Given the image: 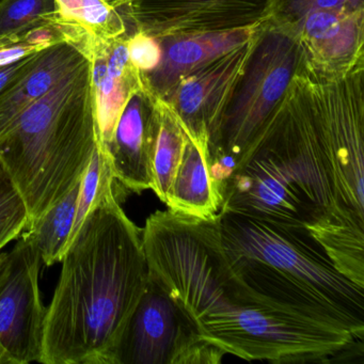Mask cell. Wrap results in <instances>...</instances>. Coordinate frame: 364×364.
I'll return each mask as SVG.
<instances>
[{
  "mask_svg": "<svg viewBox=\"0 0 364 364\" xmlns=\"http://www.w3.org/2000/svg\"><path fill=\"white\" fill-rule=\"evenodd\" d=\"M117 185L102 196L63 255L44 321L40 363L114 364L149 282L142 229Z\"/></svg>",
  "mask_w": 364,
  "mask_h": 364,
  "instance_id": "cell-1",
  "label": "cell"
},
{
  "mask_svg": "<svg viewBox=\"0 0 364 364\" xmlns=\"http://www.w3.org/2000/svg\"><path fill=\"white\" fill-rule=\"evenodd\" d=\"M220 212L309 231L364 228L338 210L315 116V77L300 65L221 188Z\"/></svg>",
  "mask_w": 364,
  "mask_h": 364,
  "instance_id": "cell-2",
  "label": "cell"
},
{
  "mask_svg": "<svg viewBox=\"0 0 364 364\" xmlns=\"http://www.w3.org/2000/svg\"><path fill=\"white\" fill-rule=\"evenodd\" d=\"M99 142L86 59L29 106L0 141V163L26 206L27 229L80 184Z\"/></svg>",
  "mask_w": 364,
  "mask_h": 364,
  "instance_id": "cell-3",
  "label": "cell"
},
{
  "mask_svg": "<svg viewBox=\"0 0 364 364\" xmlns=\"http://www.w3.org/2000/svg\"><path fill=\"white\" fill-rule=\"evenodd\" d=\"M237 284L198 325L202 338L242 359L272 363L331 362L363 341L333 323L293 310Z\"/></svg>",
  "mask_w": 364,
  "mask_h": 364,
  "instance_id": "cell-4",
  "label": "cell"
},
{
  "mask_svg": "<svg viewBox=\"0 0 364 364\" xmlns=\"http://www.w3.org/2000/svg\"><path fill=\"white\" fill-rule=\"evenodd\" d=\"M301 63L295 38L270 23H262L252 54L208 154L210 178L220 196L223 185L287 92Z\"/></svg>",
  "mask_w": 364,
  "mask_h": 364,
  "instance_id": "cell-5",
  "label": "cell"
},
{
  "mask_svg": "<svg viewBox=\"0 0 364 364\" xmlns=\"http://www.w3.org/2000/svg\"><path fill=\"white\" fill-rule=\"evenodd\" d=\"M225 252L263 262L318 291L338 308L364 323V287L341 274L309 231L218 213Z\"/></svg>",
  "mask_w": 364,
  "mask_h": 364,
  "instance_id": "cell-6",
  "label": "cell"
},
{
  "mask_svg": "<svg viewBox=\"0 0 364 364\" xmlns=\"http://www.w3.org/2000/svg\"><path fill=\"white\" fill-rule=\"evenodd\" d=\"M315 76V116L338 210L364 225V63Z\"/></svg>",
  "mask_w": 364,
  "mask_h": 364,
  "instance_id": "cell-7",
  "label": "cell"
},
{
  "mask_svg": "<svg viewBox=\"0 0 364 364\" xmlns=\"http://www.w3.org/2000/svg\"><path fill=\"white\" fill-rule=\"evenodd\" d=\"M225 355L200 336L186 313L149 278L114 364H217Z\"/></svg>",
  "mask_w": 364,
  "mask_h": 364,
  "instance_id": "cell-8",
  "label": "cell"
},
{
  "mask_svg": "<svg viewBox=\"0 0 364 364\" xmlns=\"http://www.w3.org/2000/svg\"><path fill=\"white\" fill-rule=\"evenodd\" d=\"M257 33L246 43L183 77L163 99L208 159L221 121L252 54Z\"/></svg>",
  "mask_w": 364,
  "mask_h": 364,
  "instance_id": "cell-9",
  "label": "cell"
},
{
  "mask_svg": "<svg viewBox=\"0 0 364 364\" xmlns=\"http://www.w3.org/2000/svg\"><path fill=\"white\" fill-rule=\"evenodd\" d=\"M41 257L21 234L0 282V344L14 364L41 360L46 308L40 294Z\"/></svg>",
  "mask_w": 364,
  "mask_h": 364,
  "instance_id": "cell-10",
  "label": "cell"
},
{
  "mask_svg": "<svg viewBox=\"0 0 364 364\" xmlns=\"http://www.w3.org/2000/svg\"><path fill=\"white\" fill-rule=\"evenodd\" d=\"M269 0H129L120 10L131 33L155 39L231 31L265 21Z\"/></svg>",
  "mask_w": 364,
  "mask_h": 364,
  "instance_id": "cell-11",
  "label": "cell"
},
{
  "mask_svg": "<svg viewBox=\"0 0 364 364\" xmlns=\"http://www.w3.org/2000/svg\"><path fill=\"white\" fill-rule=\"evenodd\" d=\"M282 31L295 38L309 71L331 77L364 63V12H314Z\"/></svg>",
  "mask_w": 364,
  "mask_h": 364,
  "instance_id": "cell-12",
  "label": "cell"
},
{
  "mask_svg": "<svg viewBox=\"0 0 364 364\" xmlns=\"http://www.w3.org/2000/svg\"><path fill=\"white\" fill-rule=\"evenodd\" d=\"M156 95L148 88L127 102L112 142L103 148L114 180L127 191L152 189L157 135Z\"/></svg>",
  "mask_w": 364,
  "mask_h": 364,
  "instance_id": "cell-13",
  "label": "cell"
},
{
  "mask_svg": "<svg viewBox=\"0 0 364 364\" xmlns=\"http://www.w3.org/2000/svg\"><path fill=\"white\" fill-rule=\"evenodd\" d=\"M127 37L97 46L86 58L92 71L97 129L103 148L112 142L127 102L146 88L141 72L129 60Z\"/></svg>",
  "mask_w": 364,
  "mask_h": 364,
  "instance_id": "cell-14",
  "label": "cell"
},
{
  "mask_svg": "<svg viewBox=\"0 0 364 364\" xmlns=\"http://www.w3.org/2000/svg\"><path fill=\"white\" fill-rule=\"evenodd\" d=\"M261 24L159 40L163 58L156 69L142 73L146 88L164 99L183 77L252 39Z\"/></svg>",
  "mask_w": 364,
  "mask_h": 364,
  "instance_id": "cell-15",
  "label": "cell"
},
{
  "mask_svg": "<svg viewBox=\"0 0 364 364\" xmlns=\"http://www.w3.org/2000/svg\"><path fill=\"white\" fill-rule=\"evenodd\" d=\"M85 60L86 58L68 43L44 50L31 72L0 92V141L29 106Z\"/></svg>",
  "mask_w": 364,
  "mask_h": 364,
  "instance_id": "cell-16",
  "label": "cell"
},
{
  "mask_svg": "<svg viewBox=\"0 0 364 364\" xmlns=\"http://www.w3.org/2000/svg\"><path fill=\"white\" fill-rule=\"evenodd\" d=\"M221 204L223 198L210 178L208 156L188 136L166 205L178 214L214 219Z\"/></svg>",
  "mask_w": 364,
  "mask_h": 364,
  "instance_id": "cell-17",
  "label": "cell"
},
{
  "mask_svg": "<svg viewBox=\"0 0 364 364\" xmlns=\"http://www.w3.org/2000/svg\"><path fill=\"white\" fill-rule=\"evenodd\" d=\"M52 21L70 31H82L102 41L112 42L129 35L120 10L105 0H54Z\"/></svg>",
  "mask_w": 364,
  "mask_h": 364,
  "instance_id": "cell-18",
  "label": "cell"
},
{
  "mask_svg": "<svg viewBox=\"0 0 364 364\" xmlns=\"http://www.w3.org/2000/svg\"><path fill=\"white\" fill-rule=\"evenodd\" d=\"M157 135L153 156L152 191L166 204L172 182L182 161L187 136L176 112L156 97Z\"/></svg>",
  "mask_w": 364,
  "mask_h": 364,
  "instance_id": "cell-19",
  "label": "cell"
},
{
  "mask_svg": "<svg viewBox=\"0 0 364 364\" xmlns=\"http://www.w3.org/2000/svg\"><path fill=\"white\" fill-rule=\"evenodd\" d=\"M80 184L22 233L37 248L46 266L61 263L65 255L75 219Z\"/></svg>",
  "mask_w": 364,
  "mask_h": 364,
  "instance_id": "cell-20",
  "label": "cell"
},
{
  "mask_svg": "<svg viewBox=\"0 0 364 364\" xmlns=\"http://www.w3.org/2000/svg\"><path fill=\"white\" fill-rule=\"evenodd\" d=\"M54 0H0V48L21 43L29 31L48 24Z\"/></svg>",
  "mask_w": 364,
  "mask_h": 364,
  "instance_id": "cell-21",
  "label": "cell"
},
{
  "mask_svg": "<svg viewBox=\"0 0 364 364\" xmlns=\"http://www.w3.org/2000/svg\"><path fill=\"white\" fill-rule=\"evenodd\" d=\"M119 185L114 180L108 163L107 155L104 151L102 144H97L90 164L80 181V191H78L77 204H76L75 219H74L73 229L68 240L67 249L73 242L75 236L80 231V225L84 223L91 208L97 203V200L105 195L109 189Z\"/></svg>",
  "mask_w": 364,
  "mask_h": 364,
  "instance_id": "cell-22",
  "label": "cell"
},
{
  "mask_svg": "<svg viewBox=\"0 0 364 364\" xmlns=\"http://www.w3.org/2000/svg\"><path fill=\"white\" fill-rule=\"evenodd\" d=\"M364 12V0H269L264 22L287 29L314 12Z\"/></svg>",
  "mask_w": 364,
  "mask_h": 364,
  "instance_id": "cell-23",
  "label": "cell"
},
{
  "mask_svg": "<svg viewBox=\"0 0 364 364\" xmlns=\"http://www.w3.org/2000/svg\"><path fill=\"white\" fill-rule=\"evenodd\" d=\"M28 223L24 201L0 163V252L20 237Z\"/></svg>",
  "mask_w": 364,
  "mask_h": 364,
  "instance_id": "cell-24",
  "label": "cell"
},
{
  "mask_svg": "<svg viewBox=\"0 0 364 364\" xmlns=\"http://www.w3.org/2000/svg\"><path fill=\"white\" fill-rule=\"evenodd\" d=\"M127 52L129 60L141 73H149L156 69L163 58V50L159 40L142 31L129 33Z\"/></svg>",
  "mask_w": 364,
  "mask_h": 364,
  "instance_id": "cell-25",
  "label": "cell"
},
{
  "mask_svg": "<svg viewBox=\"0 0 364 364\" xmlns=\"http://www.w3.org/2000/svg\"><path fill=\"white\" fill-rule=\"evenodd\" d=\"M48 48H52V46L26 40L21 43L0 48V68L14 65V63H18L31 55L38 54Z\"/></svg>",
  "mask_w": 364,
  "mask_h": 364,
  "instance_id": "cell-26",
  "label": "cell"
},
{
  "mask_svg": "<svg viewBox=\"0 0 364 364\" xmlns=\"http://www.w3.org/2000/svg\"><path fill=\"white\" fill-rule=\"evenodd\" d=\"M42 52L31 55V56L14 63V65H8V67L0 68V92H3L8 87L11 86L12 84L18 82L23 76L31 72L37 65Z\"/></svg>",
  "mask_w": 364,
  "mask_h": 364,
  "instance_id": "cell-27",
  "label": "cell"
},
{
  "mask_svg": "<svg viewBox=\"0 0 364 364\" xmlns=\"http://www.w3.org/2000/svg\"><path fill=\"white\" fill-rule=\"evenodd\" d=\"M106 3L109 4L114 9L122 10L123 8L127 7L129 0H105Z\"/></svg>",
  "mask_w": 364,
  "mask_h": 364,
  "instance_id": "cell-28",
  "label": "cell"
},
{
  "mask_svg": "<svg viewBox=\"0 0 364 364\" xmlns=\"http://www.w3.org/2000/svg\"><path fill=\"white\" fill-rule=\"evenodd\" d=\"M0 364H14L1 344H0Z\"/></svg>",
  "mask_w": 364,
  "mask_h": 364,
  "instance_id": "cell-29",
  "label": "cell"
}]
</instances>
